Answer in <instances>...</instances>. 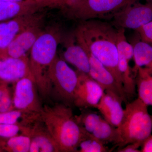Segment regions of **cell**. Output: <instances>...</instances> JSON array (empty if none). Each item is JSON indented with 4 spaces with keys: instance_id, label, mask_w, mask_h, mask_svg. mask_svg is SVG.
<instances>
[{
    "instance_id": "4dcf8cb0",
    "label": "cell",
    "mask_w": 152,
    "mask_h": 152,
    "mask_svg": "<svg viewBox=\"0 0 152 152\" xmlns=\"http://www.w3.org/2000/svg\"><path fill=\"white\" fill-rule=\"evenodd\" d=\"M24 1H26V0H0V1L18 2ZM39 1H40V0H39Z\"/></svg>"
},
{
    "instance_id": "8992f818",
    "label": "cell",
    "mask_w": 152,
    "mask_h": 152,
    "mask_svg": "<svg viewBox=\"0 0 152 152\" xmlns=\"http://www.w3.org/2000/svg\"><path fill=\"white\" fill-rule=\"evenodd\" d=\"M48 75L51 91L66 105H74L75 92L78 83L77 72L72 69L62 58L57 56L50 66Z\"/></svg>"
},
{
    "instance_id": "2e32d148",
    "label": "cell",
    "mask_w": 152,
    "mask_h": 152,
    "mask_svg": "<svg viewBox=\"0 0 152 152\" xmlns=\"http://www.w3.org/2000/svg\"><path fill=\"white\" fill-rule=\"evenodd\" d=\"M55 6L48 1L26 0L22 1H0V22L22 16L35 13L41 9Z\"/></svg>"
},
{
    "instance_id": "f546056e",
    "label": "cell",
    "mask_w": 152,
    "mask_h": 152,
    "mask_svg": "<svg viewBox=\"0 0 152 152\" xmlns=\"http://www.w3.org/2000/svg\"><path fill=\"white\" fill-rule=\"evenodd\" d=\"M40 1H48L52 2L58 6L61 4V2H60L59 0H40Z\"/></svg>"
},
{
    "instance_id": "1f68e13d",
    "label": "cell",
    "mask_w": 152,
    "mask_h": 152,
    "mask_svg": "<svg viewBox=\"0 0 152 152\" xmlns=\"http://www.w3.org/2000/svg\"><path fill=\"white\" fill-rule=\"evenodd\" d=\"M59 1L61 3L62 7H63V6L64 5L65 2L66 0H59Z\"/></svg>"
},
{
    "instance_id": "7c38bea8",
    "label": "cell",
    "mask_w": 152,
    "mask_h": 152,
    "mask_svg": "<svg viewBox=\"0 0 152 152\" xmlns=\"http://www.w3.org/2000/svg\"><path fill=\"white\" fill-rule=\"evenodd\" d=\"M84 49L86 52L89 61V75L97 82L105 91L114 93L121 98L124 102L127 103L129 102L124 91L120 87L112 74L91 52L87 49Z\"/></svg>"
},
{
    "instance_id": "5bb4252c",
    "label": "cell",
    "mask_w": 152,
    "mask_h": 152,
    "mask_svg": "<svg viewBox=\"0 0 152 152\" xmlns=\"http://www.w3.org/2000/svg\"><path fill=\"white\" fill-rule=\"evenodd\" d=\"M31 75H33L28 55L19 58L0 57V83H15Z\"/></svg>"
},
{
    "instance_id": "cb8c5ba5",
    "label": "cell",
    "mask_w": 152,
    "mask_h": 152,
    "mask_svg": "<svg viewBox=\"0 0 152 152\" xmlns=\"http://www.w3.org/2000/svg\"><path fill=\"white\" fill-rule=\"evenodd\" d=\"M32 126H26L19 124H0V138L5 139L19 135H30Z\"/></svg>"
},
{
    "instance_id": "4fadbf2b",
    "label": "cell",
    "mask_w": 152,
    "mask_h": 152,
    "mask_svg": "<svg viewBox=\"0 0 152 152\" xmlns=\"http://www.w3.org/2000/svg\"><path fill=\"white\" fill-rule=\"evenodd\" d=\"M62 57L66 62L75 67L78 71L89 75L90 64L86 52L79 44L74 32L63 37Z\"/></svg>"
},
{
    "instance_id": "8fae6325",
    "label": "cell",
    "mask_w": 152,
    "mask_h": 152,
    "mask_svg": "<svg viewBox=\"0 0 152 152\" xmlns=\"http://www.w3.org/2000/svg\"><path fill=\"white\" fill-rule=\"evenodd\" d=\"M77 72L79 81L74 97V105L80 108H96L104 90L88 75Z\"/></svg>"
},
{
    "instance_id": "ffe728a7",
    "label": "cell",
    "mask_w": 152,
    "mask_h": 152,
    "mask_svg": "<svg viewBox=\"0 0 152 152\" xmlns=\"http://www.w3.org/2000/svg\"><path fill=\"white\" fill-rule=\"evenodd\" d=\"M40 114L33 113L18 109L0 113V124H19L31 127L40 120Z\"/></svg>"
},
{
    "instance_id": "d4e9b609",
    "label": "cell",
    "mask_w": 152,
    "mask_h": 152,
    "mask_svg": "<svg viewBox=\"0 0 152 152\" xmlns=\"http://www.w3.org/2000/svg\"><path fill=\"white\" fill-rule=\"evenodd\" d=\"M9 85L0 83V113L15 109Z\"/></svg>"
},
{
    "instance_id": "f1b7e54d",
    "label": "cell",
    "mask_w": 152,
    "mask_h": 152,
    "mask_svg": "<svg viewBox=\"0 0 152 152\" xmlns=\"http://www.w3.org/2000/svg\"><path fill=\"white\" fill-rule=\"evenodd\" d=\"M79 1H80V0H66L64 5L63 6L71 4H72V3L75 2Z\"/></svg>"
},
{
    "instance_id": "d6a6232c",
    "label": "cell",
    "mask_w": 152,
    "mask_h": 152,
    "mask_svg": "<svg viewBox=\"0 0 152 152\" xmlns=\"http://www.w3.org/2000/svg\"><path fill=\"white\" fill-rule=\"evenodd\" d=\"M4 151L3 149L0 146V152H4Z\"/></svg>"
},
{
    "instance_id": "d6986e66",
    "label": "cell",
    "mask_w": 152,
    "mask_h": 152,
    "mask_svg": "<svg viewBox=\"0 0 152 152\" xmlns=\"http://www.w3.org/2000/svg\"><path fill=\"white\" fill-rule=\"evenodd\" d=\"M138 98L152 106V67L139 68L135 76Z\"/></svg>"
},
{
    "instance_id": "44dd1931",
    "label": "cell",
    "mask_w": 152,
    "mask_h": 152,
    "mask_svg": "<svg viewBox=\"0 0 152 152\" xmlns=\"http://www.w3.org/2000/svg\"><path fill=\"white\" fill-rule=\"evenodd\" d=\"M132 44L134 50L133 58L134 61L132 71L135 77L139 68L152 67V46L141 40Z\"/></svg>"
},
{
    "instance_id": "277c9868",
    "label": "cell",
    "mask_w": 152,
    "mask_h": 152,
    "mask_svg": "<svg viewBox=\"0 0 152 152\" xmlns=\"http://www.w3.org/2000/svg\"><path fill=\"white\" fill-rule=\"evenodd\" d=\"M148 106L138 98L126 104L122 121L117 128L116 146L119 148L132 143L142 144L151 135L152 121Z\"/></svg>"
},
{
    "instance_id": "e0dca14e",
    "label": "cell",
    "mask_w": 152,
    "mask_h": 152,
    "mask_svg": "<svg viewBox=\"0 0 152 152\" xmlns=\"http://www.w3.org/2000/svg\"><path fill=\"white\" fill-rule=\"evenodd\" d=\"M121 98L112 92L105 91L96 108L104 118L112 126L118 128L122 121L124 109Z\"/></svg>"
},
{
    "instance_id": "4316f807",
    "label": "cell",
    "mask_w": 152,
    "mask_h": 152,
    "mask_svg": "<svg viewBox=\"0 0 152 152\" xmlns=\"http://www.w3.org/2000/svg\"><path fill=\"white\" fill-rule=\"evenodd\" d=\"M142 143L139 142L132 143L126 145L122 148L118 149L117 152H140V150L139 148L141 147Z\"/></svg>"
},
{
    "instance_id": "603a6c76",
    "label": "cell",
    "mask_w": 152,
    "mask_h": 152,
    "mask_svg": "<svg viewBox=\"0 0 152 152\" xmlns=\"http://www.w3.org/2000/svg\"><path fill=\"white\" fill-rule=\"evenodd\" d=\"M103 142L95 137L91 134L83 140L80 145L78 152H107L110 151L108 147Z\"/></svg>"
},
{
    "instance_id": "30bf717a",
    "label": "cell",
    "mask_w": 152,
    "mask_h": 152,
    "mask_svg": "<svg viewBox=\"0 0 152 152\" xmlns=\"http://www.w3.org/2000/svg\"><path fill=\"white\" fill-rule=\"evenodd\" d=\"M77 118L87 132L106 144L111 143L116 145L118 142L117 128L104 118L94 112L84 113Z\"/></svg>"
},
{
    "instance_id": "9c48e42d",
    "label": "cell",
    "mask_w": 152,
    "mask_h": 152,
    "mask_svg": "<svg viewBox=\"0 0 152 152\" xmlns=\"http://www.w3.org/2000/svg\"><path fill=\"white\" fill-rule=\"evenodd\" d=\"M43 18V14L38 12L0 22V54L19 34L42 23Z\"/></svg>"
},
{
    "instance_id": "7a4b0ae2",
    "label": "cell",
    "mask_w": 152,
    "mask_h": 152,
    "mask_svg": "<svg viewBox=\"0 0 152 152\" xmlns=\"http://www.w3.org/2000/svg\"><path fill=\"white\" fill-rule=\"evenodd\" d=\"M40 120L61 152H78L81 142L89 134L79 123L71 107L65 104L43 107Z\"/></svg>"
},
{
    "instance_id": "836d02e7",
    "label": "cell",
    "mask_w": 152,
    "mask_h": 152,
    "mask_svg": "<svg viewBox=\"0 0 152 152\" xmlns=\"http://www.w3.org/2000/svg\"><path fill=\"white\" fill-rule=\"evenodd\" d=\"M151 116L152 121V116Z\"/></svg>"
},
{
    "instance_id": "6da1fadb",
    "label": "cell",
    "mask_w": 152,
    "mask_h": 152,
    "mask_svg": "<svg viewBox=\"0 0 152 152\" xmlns=\"http://www.w3.org/2000/svg\"><path fill=\"white\" fill-rule=\"evenodd\" d=\"M117 31L111 23L92 19L81 22L74 32L79 44L102 64L124 89L118 68Z\"/></svg>"
},
{
    "instance_id": "83f0119b",
    "label": "cell",
    "mask_w": 152,
    "mask_h": 152,
    "mask_svg": "<svg viewBox=\"0 0 152 152\" xmlns=\"http://www.w3.org/2000/svg\"><path fill=\"white\" fill-rule=\"evenodd\" d=\"M141 152H152V135L145 140L141 146Z\"/></svg>"
},
{
    "instance_id": "ac0fdd59",
    "label": "cell",
    "mask_w": 152,
    "mask_h": 152,
    "mask_svg": "<svg viewBox=\"0 0 152 152\" xmlns=\"http://www.w3.org/2000/svg\"><path fill=\"white\" fill-rule=\"evenodd\" d=\"M29 152H60L54 140L39 120L32 127Z\"/></svg>"
},
{
    "instance_id": "ba28073f",
    "label": "cell",
    "mask_w": 152,
    "mask_h": 152,
    "mask_svg": "<svg viewBox=\"0 0 152 152\" xmlns=\"http://www.w3.org/2000/svg\"><path fill=\"white\" fill-rule=\"evenodd\" d=\"M12 94L15 109L24 111L40 114L43 107L33 75L25 77L16 82Z\"/></svg>"
},
{
    "instance_id": "484cf974",
    "label": "cell",
    "mask_w": 152,
    "mask_h": 152,
    "mask_svg": "<svg viewBox=\"0 0 152 152\" xmlns=\"http://www.w3.org/2000/svg\"><path fill=\"white\" fill-rule=\"evenodd\" d=\"M141 40L152 45V20L135 30Z\"/></svg>"
},
{
    "instance_id": "52a82bcc",
    "label": "cell",
    "mask_w": 152,
    "mask_h": 152,
    "mask_svg": "<svg viewBox=\"0 0 152 152\" xmlns=\"http://www.w3.org/2000/svg\"><path fill=\"white\" fill-rule=\"evenodd\" d=\"M115 27L136 30L152 20V0L140 1L126 6L112 18Z\"/></svg>"
},
{
    "instance_id": "9a60e30c",
    "label": "cell",
    "mask_w": 152,
    "mask_h": 152,
    "mask_svg": "<svg viewBox=\"0 0 152 152\" xmlns=\"http://www.w3.org/2000/svg\"><path fill=\"white\" fill-rule=\"evenodd\" d=\"M44 30L42 23L28 28L14 39L0 54V57L19 58L26 56Z\"/></svg>"
},
{
    "instance_id": "7402d4cb",
    "label": "cell",
    "mask_w": 152,
    "mask_h": 152,
    "mask_svg": "<svg viewBox=\"0 0 152 152\" xmlns=\"http://www.w3.org/2000/svg\"><path fill=\"white\" fill-rule=\"evenodd\" d=\"M31 138L29 135L21 134L4 141L0 139V146L4 151L29 152Z\"/></svg>"
},
{
    "instance_id": "3957f363",
    "label": "cell",
    "mask_w": 152,
    "mask_h": 152,
    "mask_svg": "<svg viewBox=\"0 0 152 152\" xmlns=\"http://www.w3.org/2000/svg\"><path fill=\"white\" fill-rule=\"evenodd\" d=\"M63 37L58 28L44 30L30 50V69L39 94L43 98L48 97L51 91L48 72Z\"/></svg>"
},
{
    "instance_id": "5b68a950",
    "label": "cell",
    "mask_w": 152,
    "mask_h": 152,
    "mask_svg": "<svg viewBox=\"0 0 152 152\" xmlns=\"http://www.w3.org/2000/svg\"><path fill=\"white\" fill-rule=\"evenodd\" d=\"M140 0H80L63 6L66 18L80 21L92 19H111L115 14L130 4Z\"/></svg>"
}]
</instances>
